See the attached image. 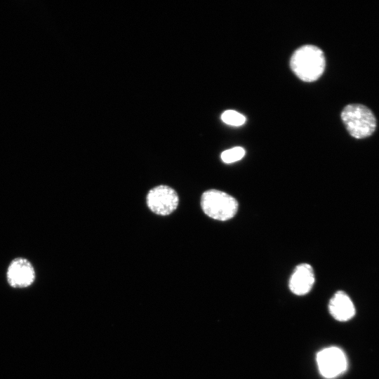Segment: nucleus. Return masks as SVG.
I'll return each mask as SVG.
<instances>
[{"instance_id":"nucleus-1","label":"nucleus","mask_w":379,"mask_h":379,"mask_svg":"<svg viewBox=\"0 0 379 379\" xmlns=\"http://www.w3.org/2000/svg\"><path fill=\"white\" fill-rule=\"evenodd\" d=\"M326 67L324 52L319 47L307 44L296 49L290 59V67L300 80L313 82L323 74Z\"/></svg>"},{"instance_id":"nucleus-2","label":"nucleus","mask_w":379,"mask_h":379,"mask_svg":"<svg viewBox=\"0 0 379 379\" xmlns=\"http://www.w3.org/2000/svg\"><path fill=\"white\" fill-rule=\"evenodd\" d=\"M341 119L348 133L357 139L371 135L376 128V119L372 111L361 104H350L341 112Z\"/></svg>"},{"instance_id":"nucleus-3","label":"nucleus","mask_w":379,"mask_h":379,"mask_svg":"<svg viewBox=\"0 0 379 379\" xmlns=\"http://www.w3.org/2000/svg\"><path fill=\"white\" fill-rule=\"evenodd\" d=\"M201 206L206 215L220 221L232 218L239 207L237 201L232 196L213 189L203 193Z\"/></svg>"},{"instance_id":"nucleus-4","label":"nucleus","mask_w":379,"mask_h":379,"mask_svg":"<svg viewBox=\"0 0 379 379\" xmlns=\"http://www.w3.org/2000/svg\"><path fill=\"white\" fill-rule=\"evenodd\" d=\"M320 374L331 379L343 373L347 367V360L344 352L338 347H328L320 350L316 357Z\"/></svg>"},{"instance_id":"nucleus-5","label":"nucleus","mask_w":379,"mask_h":379,"mask_svg":"<svg viewBox=\"0 0 379 379\" xmlns=\"http://www.w3.org/2000/svg\"><path fill=\"white\" fill-rule=\"evenodd\" d=\"M179 199L175 191L166 185H159L150 190L147 195V204L154 213L167 215L178 207Z\"/></svg>"},{"instance_id":"nucleus-6","label":"nucleus","mask_w":379,"mask_h":379,"mask_svg":"<svg viewBox=\"0 0 379 379\" xmlns=\"http://www.w3.org/2000/svg\"><path fill=\"white\" fill-rule=\"evenodd\" d=\"M36 277L35 270L32 262L25 258H15L9 264L6 271L8 284L17 288L31 286Z\"/></svg>"},{"instance_id":"nucleus-7","label":"nucleus","mask_w":379,"mask_h":379,"mask_svg":"<svg viewBox=\"0 0 379 379\" xmlns=\"http://www.w3.org/2000/svg\"><path fill=\"white\" fill-rule=\"evenodd\" d=\"M315 281L312 267L307 263H302L295 267L291 275L288 287L296 295H304L312 288Z\"/></svg>"},{"instance_id":"nucleus-8","label":"nucleus","mask_w":379,"mask_h":379,"mask_svg":"<svg viewBox=\"0 0 379 379\" xmlns=\"http://www.w3.org/2000/svg\"><path fill=\"white\" fill-rule=\"evenodd\" d=\"M328 310L331 316L340 321H348L355 314L352 301L343 291H338L332 296L328 302Z\"/></svg>"},{"instance_id":"nucleus-9","label":"nucleus","mask_w":379,"mask_h":379,"mask_svg":"<svg viewBox=\"0 0 379 379\" xmlns=\"http://www.w3.org/2000/svg\"><path fill=\"white\" fill-rule=\"evenodd\" d=\"M221 120L227 125L240 126L246 122V117L235 110L228 109L222 112Z\"/></svg>"},{"instance_id":"nucleus-10","label":"nucleus","mask_w":379,"mask_h":379,"mask_svg":"<svg viewBox=\"0 0 379 379\" xmlns=\"http://www.w3.org/2000/svg\"><path fill=\"white\" fill-rule=\"evenodd\" d=\"M246 151L241 147H234L226 149L221 153V160L225 164H232L241 160L245 155Z\"/></svg>"}]
</instances>
